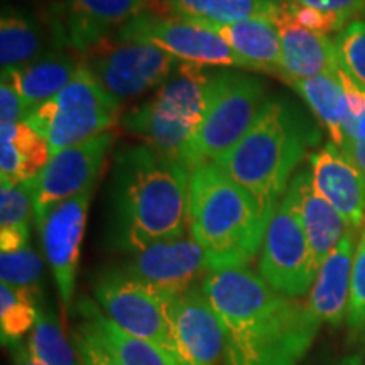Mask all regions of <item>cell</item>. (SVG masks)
<instances>
[{"mask_svg":"<svg viewBox=\"0 0 365 365\" xmlns=\"http://www.w3.org/2000/svg\"><path fill=\"white\" fill-rule=\"evenodd\" d=\"M200 287L225 327L223 365H298L322 327L307 301L277 293L249 266L208 272Z\"/></svg>","mask_w":365,"mask_h":365,"instance_id":"cell-1","label":"cell"},{"mask_svg":"<svg viewBox=\"0 0 365 365\" xmlns=\"http://www.w3.org/2000/svg\"><path fill=\"white\" fill-rule=\"evenodd\" d=\"M188 164L145 144L115 154L108 181L107 244L134 254L188 230Z\"/></svg>","mask_w":365,"mask_h":365,"instance_id":"cell-2","label":"cell"},{"mask_svg":"<svg viewBox=\"0 0 365 365\" xmlns=\"http://www.w3.org/2000/svg\"><path fill=\"white\" fill-rule=\"evenodd\" d=\"M319 140L318 122L299 103L286 95H269L250 129L215 164L271 220L299 164Z\"/></svg>","mask_w":365,"mask_h":365,"instance_id":"cell-3","label":"cell"},{"mask_svg":"<svg viewBox=\"0 0 365 365\" xmlns=\"http://www.w3.org/2000/svg\"><path fill=\"white\" fill-rule=\"evenodd\" d=\"M269 222L252 196L215 163L191 170L188 232L207 255L210 272L249 266L261 254Z\"/></svg>","mask_w":365,"mask_h":365,"instance_id":"cell-4","label":"cell"},{"mask_svg":"<svg viewBox=\"0 0 365 365\" xmlns=\"http://www.w3.org/2000/svg\"><path fill=\"white\" fill-rule=\"evenodd\" d=\"M212 71L180 63L153 95L120 118L129 134L158 153L185 161L205 108Z\"/></svg>","mask_w":365,"mask_h":365,"instance_id":"cell-5","label":"cell"},{"mask_svg":"<svg viewBox=\"0 0 365 365\" xmlns=\"http://www.w3.org/2000/svg\"><path fill=\"white\" fill-rule=\"evenodd\" d=\"M269 97L267 83L252 71H212L202 120L185 156L190 170L203 163H215L239 143L254 124Z\"/></svg>","mask_w":365,"mask_h":365,"instance_id":"cell-6","label":"cell"},{"mask_svg":"<svg viewBox=\"0 0 365 365\" xmlns=\"http://www.w3.org/2000/svg\"><path fill=\"white\" fill-rule=\"evenodd\" d=\"M120 107L81 65L65 88L29 113L26 124L48 143L53 156L110 130Z\"/></svg>","mask_w":365,"mask_h":365,"instance_id":"cell-7","label":"cell"},{"mask_svg":"<svg viewBox=\"0 0 365 365\" xmlns=\"http://www.w3.org/2000/svg\"><path fill=\"white\" fill-rule=\"evenodd\" d=\"M93 298L108 319L137 339L156 345L170 357L173 307L176 296L145 284L120 266L98 272ZM170 362V360H168Z\"/></svg>","mask_w":365,"mask_h":365,"instance_id":"cell-8","label":"cell"},{"mask_svg":"<svg viewBox=\"0 0 365 365\" xmlns=\"http://www.w3.org/2000/svg\"><path fill=\"white\" fill-rule=\"evenodd\" d=\"M80 58L98 85L120 105L159 88L181 63L153 44L118 39L117 33L98 41Z\"/></svg>","mask_w":365,"mask_h":365,"instance_id":"cell-9","label":"cell"},{"mask_svg":"<svg viewBox=\"0 0 365 365\" xmlns=\"http://www.w3.org/2000/svg\"><path fill=\"white\" fill-rule=\"evenodd\" d=\"M122 41L148 43L181 63L205 68H232L252 71V66L230 49L217 33L185 17H163L144 12L117 31Z\"/></svg>","mask_w":365,"mask_h":365,"instance_id":"cell-10","label":"cell"},{"mask_svg":"<svg viewBox=\"0 0 365 365\" xmlns=\"http://www.w3.org/2000/svg\"><path fill=\"white\" fill-rule=\"evenodd\" d=\"M318 269L291 198L284 195L264 235L257 272L277 293L301 299L312 291Z\"/></svg>","mask_w":365,"mask_h":365,"instance_id":"cell-11","label":"cell"},{"mask_svg":"<svg viewBox=\"0 0 365 365\" xmlns=\"http://www.w3.org/2000/svg\"><path fill=\"white\" fill-rule=\"evenodd\" d=\"M113 140V132L107 130L78 145L54 153L43 170L27 181L34 202L36 225H39L56 205L85 190L95 188Z\"/></svg>","mask_w":365,"mask_h":365,"instance_id":"cell-12","label":"cell"},{"mask_svg":"<svg viewBox=\"0 0 365 365\" xmlns=\"http://www.w3.org/2000/svg\"><path fill=\"white\" fill-rule=\"evenodd\" d=\"M225 346V327L200 284L176 296L171 319L170 364L222 365Z\"/></svg>","mask_w":365,"mask_h":365,"instance_id":"cell-13","label":"cell"},{"mask_svg":"<svg viewBox=\"0 0 365 365\" xmlns=\"http://www.w3.org/2000/svg\"><path fill=\"white\" fill-rule=\"evenodd\" d=\"M91 196L93 188H88L56 205L38 225L44 259L51 269L65 308H70L75 298L76 272Z\"/></svg>","mask_w":365,"mask_h":365,"instance_id":"cell-14","label":"cell"},{"mask_svg":"<svg viewBox=\"0 0 365 365\" xmlns=\"http://www.w3.org/2000/svg\"><path fill=\"white\" fill-rule=\"evenodd\" d=\"M120 267L135 279L171 296L198 286L210 272L207 255L190 235L137 250Z\"/></svg>","mask_w":365,"mask_h":365,"instance_id":"cell-15","label":"cell"},{"mask_svg":"<svg viewBox=\"0 0 365 365\" xmlns=\"http://www.w3.org/2000/svg\"><path fill=\"white\" fill-rule=\"evenodd\" d=\"M309 173L314 190L360 230L365 222V176L357 164L330 140L309 154Z\"/></svg>","mask_w":365,"mask_h":365,"instance_id":"cell-16","label":"cell"},{"mask_svg":"<svg viewBox=\"0 0 365 365\" xmlns=\"http://www.w3.org/2000/svg\"><path fill=\"white\" fill-rule=\"evenodd\" d=\"M357 228L350 227L340 244L328 254L318 269V276L308 294V307L319 322L340 327L349 313L350 289L355 249L359 242Z\"/></svg>","mask_w":365,"mask_h":365,"instance_id":"cell-17","label":"cell"},{"mask_svg":"<svg viewBox=\"0 0 365 365\" xmlns=\"http://www.w3.org/2000/svg\"><path fill=\"white\" fill-rule=\"evenodd\" d=\"M276 26L281 38V80L287 85L341 70L335 39L330 36L298 26L286 7Z\"/></svg>","mask_w":365,"mask_h":365,"instance_id":"cell-18","label":"cell"},{"mask_svg":"<svg viewBox=\"0 0 365 365\" xmlns=\"http://www.w3.org/2000/svg\"><path fill=\"white\" fill-rule=\"evenodd\" d=\"M148 7L149 0H66L63 24L68 43L81 56Z\"/></svg>","mask_w":365,"mask_h":365,"instance_id":"cell-19","label":"cell"},{"mask_svg":"<svg viewBox=\"0 0 365 365\" xmlns=\"http://www.w3.org/2000/svg\"><path fill=\"white\" fill-rule=\"evenodd\" d=\"M286 195L291 198L296 215L303 225L314 259L318 266H322L328 254L340 244V240L349 232V222L314 190L309 168L296 173Z\"/></svg>","mask_w":365,"mask_h":365,"instance_id":"cell-20","label":"cell"},{"mask_svg":"<svg viewBox=\"0 0 365 365\" xmlns=\"http://www.w3.org/2000/svg\"><path fill=\"white\" fill-rule=\"evenodd\" d=\"M195 22L220 36L232 51L247 61L255 73L277 75L281 78V38L274 21L247 19L234 24Z\"/></svg>","mask_w":365,"mask_h":365,"instance_id":"cell-21","label":"cell"},{"mask_svg":"<svg viewBox=\"0 0 365 365\" xmlns=\"http://www.w3.org/2000/svg\"><path fill=\"white\" fill-rule=\"evenodd\" d=\"M81 68V58L66 48L54 49L31 65L16 70H2L11 76L12 83L31 110L48 102L75 78Z\"/></svg>","mask_w":365,"mask_h":365,"instance_id":"cell-22","label":"cell"},{"mask_svg":"<svg viewBox=\"0 0 365 365\" xmlns=\"http://www.w3.org/2000/svg\"><path fill=\"white\" fill-rule=\"evenodd\" d=\"M76 312L80 314L76 328L98 341L122 365H171L156 345L122 330L105 317L93 301L81 299L76 304Z\"/></svg>","mask_w":365,"mask_h":365,"instance_id":"cell-23","label":"cell"},{"mask_svg":"<svg viewBox=\"0 0 365 365\" xmlns=\"http://www.w3.org/2000/svg\"><path fill=\"white\" fill-rule=\"evenodd\" d=\"M59 49V48H58ZM54 51L49 48L41 22L24 9L4 6L0 16V63L16 70Z\"/></svg>","mask_w":365,"mask_h":365,"instance_id":"cell-24","label":"cell"},{"mask_svg":"<svg viewBox=\"0 0 365 365\" xmlns=\"http://www.w3.org/2000/svg\"><path fill=\"white\" fill-rule=\"evenodd\" d=\"M51 158L46 140L26 122L0 125V176L7 182L33 180Z\"/></svg>","mask_w":365,"mask_h":365,"instance_id":"cell-25","label":"cell"},{"mask_svg":"<svg viewBox=\"0 0 365 365\" xmlns=\"http://www.w3.org/2000/svg\"><path fill=\"white\" fill-rule=\"evenodd\" d=\"M340 71L294 81L289 86H293L322 127L328 130L331 143L341 148L344 125L349 117V100H346Z\"/></svg>","mask_w":365,"mask_h":365,"instance_id":"cell-26","label":"cell"},{"mask_svg":"<svg viewBox=\"0 0 365 365\" xmlns=\"http://www.w3.org/2000/svg\"><path fill=\"white\" fill-rule=\"evenodd\" d=\"M176 16L185 19L234 24L247 19L276 22L284 12L286 2L276 0H161Z\"/></svg>","mask_w":365,"mask_h":365,"instance_id":"cell-27","label":"cell"},{"mask_svg":"<svg viewBox=\"0 0 365 365\" xmlns=\"http://www.w3.org/2000/svg\"><path fill=\"white\" fill-rule=\"evenodd\" d=\"M27 349L44 365H76L73 341L63 331L51 309L41 304L34 328L29 333Z\"/></svg>","mask_w":365,"mask_h":365,"instance_id":"cell-28","label":"cell"},{"mask_svg":"<svg viewBox=\"0 0 365 365\" xmlns=\"http://www.w3.org/2000/svg\"><path fill=\"white\" fill-rule=\"evenodd\" d=\"M43 301L24 289L0 284V335L2 345L12 346L31 333Z\"/></svg>","mask_w":365,"mask_h":365,"instance_id":"cell-29","label":"cell"},{"mask_svg":"<svg viewBox=\"0 0 365 365\" xmlns=\"http://www.w3.org/2000/svg\"><path fill=\"white\" fill-rule=\"evenodd\" d=\"M44 264L41 255L27 245L16 252L0 254V279L2 284L24 289L43 301Z\"/></svg>","mask_w":365,"mask_h":365,"instance_id":"cell-30","label":"cell"},{"mask_svg":"<svg viewBox=\"0 0 365 365\" xmlns=\"http://www.w3.org/2000/svg\"><path fill=\"white\" fill-rule=\"evenodd\" d=\"M33 220H36L34 202L27 181H2V186H0V230L31 235Z\"/></svg>","mask_w":365,"mask_h":365,"instance_id":"cell-31","label":"cell"},{"mask_svg":"<svg viewBox=\"0 0 365 365\" xmlns=\"http://www.w3.org/2000/svg\"><path fill=\"white\" fill-rule=\"evenodd\" d=\"M341 71L365 91V19L355 21L335 38Z\"/></svg>","mask_w":365,"mask_h":365,"instance_id":"cell-32","label":"cell"},{"mask_svg":"<svg viewBox=\"0 0 365 365\" xmlns=\"http://www.w3.org/2000/svg\"><path fill=\"white\" fill-rule=\"evenodd\" d=\"M346 323L354 330L365 331V222L359 232L357 249H355Z\"/></svg>","mask_w":365,"mask_h":365,"instance_id":"cell-33","label":"cell"},{"mask_svg":"<svg viewBox=\"0 0 365 365\" xmlns=\"http://www.w3.org/2000/svg\"><path fill=\"white\" fill-rule=\"evenodd\" d=\"M286 11L287 16H289L296 24L318 34L330 36L335 33H341V31L349 26L340 16L317 11V9L312 7H304L301 6V4L294 2V0H289V2L286 4Z\"/></svg>","mask_w":365,"mask_h":365,"instance_id":"cell-34","label":"cell"},{"mask_svg":"<svg viewBox=\"0 0 365 365\" xmlns=\"http://www.w3.org/2000/svg\"><path fill=\"white\" fill-rule=\"evenodd\" d=\"M344 81L346 100H349V117L344 125V144L365 139V91L360 90L344 71H340Z\"/></svg>","mask_w":365,"mask_h":365,"instance_id":"cell-35","label":"cell"},{"mask_svg":"<svg viewBox=\"0 0 365 365\" xmlns=\"http://www.w3.org/2000/svg\"><path fill=\"white\" fill-rule=\"evenodd\" d=\"M31 112L33 110L21 97L16 85L12 83L11 76L2 71V78H0V122L2 124L0 125L26 122Z\"/></svg>","mask_w":365,"mask_h":365,"instance_id":"cell-36","label":"cell"},{"mask_svg":"<svg viewBox=\"0 0 365 365\" xmlns=\"http://www.w3.org/2000/svg\"><path fill=\"white\" fill-rule=\"evenodd\" d=\"M71 341L76 352V365H122L98 341H95L80 328L73 331Z\"/></svg>","mask_w":365,"mask_h":365,"instance_id":"cell-37","label":"cell"},{"mask_svg":"<svg viewBox=\"0 0 365 365\" xmlns=\"http://www.w3.org/2000/svg\"><path fill=\"white\" fill-rule=\"evenodd\" d=\"M304 7L340 16L346 24L364 19L365 0H294Z\"/></svg>","mask_w":365,"mask_h":365,"instance_id":"cell-38","label":"cell"},{"mask_svg":"<svg viewBox=\"0 0 365 365\" xmlns=\"http://www.w3.org/2000/svg\"><path fill=\"white\" fill-rule=\"evenodd\" d=\"M345 150L346 156L357 164V168L364 173L365 176V139L364 140H354V143H345L341 145Z\"/></svg>","mask_w":365,"mask_h":365,"instance_id":"cell-39","label":"cell"},{"mask_svg":"<svg viewBox=\"0 0 365 365\" xmlns=\"http://www.w3.org/2000/svg\"><path fill=\"white\" fill-rule=\"evenodd\" d=\"M9 349H11L14 365H44L41 364L38 359L33 357V354H31L29 349H27V344L19 341V344L9 346Z\"/></svg>","mask_w":365,"mask_h":365,"instance_id":"cell-40","label":"cell"},{"mask_svg":"<svg viewBox=\"0 0 365 365\" xmlns=\"http://www.w3.org/2000/svg\"><path fill=\"white\" fill-rule=\"evenodd\" d=\"M333 365H362V362H360V357H357V355H350V357L341 359Z\"/></svg>","mask_w":365,"mask_h":365,"instance_id":"cell-41","label":"cell"},{"mask_svg":"<svg viewBox=\"0 0 365 365\" xmlns=\"http://www.w3.org/2000/svg\"><path fill=\"white\" fill-rule=\"evenodd\" d=\"M276 2H289V0H276Z\"/></svg>","mask_w":365,"mask_h":365,"instance_id":"cell-42","label":"cell"}]
</instances>
